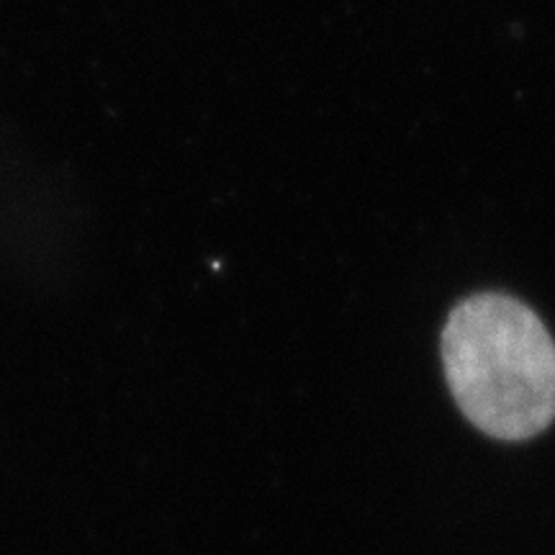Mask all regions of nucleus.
<instances>
[{
	"mask_svg": "<svg viewBox=\"0 0 555 555\" xmlns=\"http://www.w3.org/2000/svg\"><path fill=\"white\" fill-rule=\"evenodd\" d=\"M442 363L461 412L496 440H530L555 420V343L530 307L476 294L450 311Z\"/></svg>",
	"mask_w": 555,
	"mask_h": 555,
	"instance_id": "f257e3e1",
	"label": "nucleus"
}]
</instances>
